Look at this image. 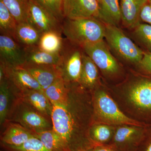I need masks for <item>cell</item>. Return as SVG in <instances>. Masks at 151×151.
Here are the masks:
<instances>
[{"label": "cell", "instance_id": "cell-1", "mask_svg": "<svg viewBox=\"0 0 151 151\" xmlns=\"http://www.w3.org/2000/svg\"><path fill=\"white\" fill-rule=\"evenodd\" d=\"M67 83L65 101L52 103V129L59 135L68 151H89L95 147L92 146V142L84 137L80 131V108L76 82Z\"/></svg>", "mask_w": 151, "mask_h": 151}, {"label": "cell", "instance_id": "cell-2", "mask_svg": "<svg viewBox=\"0 0 151 151\" xmlns=\"http://www.w3.org/2000/svg\"><path fill=\"white\" fill-rule=\"evenodd\" d=\"M62 30L68 41L81 47L104 40L105 24L94 18H65L62 22Z\"/></svg>", "mask_w": 151, "mask_h": 151}, {"label": "cell", "instance_id": "cell-3", "mask_svg": "<svg viewBox=\"0 0 151 151\" xmlns=\"http://www.w3.org/2000/svg\"><path fill=\"white\" fill-rule=\"evenodd\" d=\"M10 109L7 121L20 124L33 134L52 129V124L49 119L16 95Z\"/></svg>", "mask_w": 151, "mask_h": 151}, {"label": "cell", "instance_id": "cell-4", "mask_svg": "<svg viewBox=\"0 0 151 151\" xmlns=\"http://www.w3.org/2000/svg\"><path fill=\"white\" fill-rule=\"evenodd\" d=\"M105 38L111 51L117 57L138 64L142 59L145 51L118 26L105 24Z\"/></svg>", "mask_w": 151, "mask_h": 151}, {"label": "cell", "instance_id": "cell-5", "mask_svg": "<svg viewBox=\"0 0 151 151\" xmlns=\"http://www.w3.org/2000/svg\"><path fill=\"white\" fill-rule=\"evenodd\" d=\"M83 50L78 45L65 39V44L60 52L58 67L61 77L66 82L78 83L81 76Z\"/></svg>", "mask_w": 151, "mask_h": 151}, {"label": "cell", "instance_id": "cell-6", "mask_svg": "<svg viewBox=\"0 0 151 151\" xmlns=\"http://www.w3.org/2000/svg\"><path fill=\"white\" fill-rule=\"evenodd\" d=\"M94 109L96 115L107 123L113 124H127L143 127L141 123L130 119L122 113L111 97L103 91L96 93L94 100Z\"/></svg>", "mask_w": 151, "mask_h": 151}, {"label": "cell", "instance_id": "cell-7", "mask_svg": "<svg viewBox=\"0 0 151 151\" xmlns=\"http://www.w3.org/2000/svg\"><path fill=\"white\" fill-rule=\"evenodd\" d=\"M81 47L103 73L108 75H114L119 72L120 65L104 40L87 44Z\"/></svg>", "mask_w": 151, "mask_h": 151}, {"label": "cell", "instance_id": "cell-8", "mask_svg": "<svg viewBox=\"0 0 151 151\" xmlns=\"http://www.w3.org/2000/svg\"><path fill=\"white\" fill-rule=\"evenodd\" d=\"M27 21L42 33L46 32L62 33V22L34 0H27Z\"/></svg>", "mask_w": 151, "mask_h": 151}, {"label": "cell", "instance_id": "cell-9", "mask_svg": "<svg viewBox=\"0 0 151 151\" xmlns=\"http://www.w3.org/2000/svg\"><path fill=\"white\" fill-rule=\"evenodd\" d=\"M147 74L130 86L129 98L134 105L147 114L151 119V74Z\"/></svg>", "mask_w": 151, "mask_h": 151}, {"label": "cell", "instance_id": "cell-10", "mask_svg": "<svg viewBox=\"0 0 151 151\" xmlns=\"http://www.w3.org/2000/svg\"><path fill=\"white\" fill-rule=\"evenodd\" d=\"M0 60L7 67H22L25 63L24 48L13 38L1 35Z\"/></svg>", "mask_w": 151, "mask_h": 151}, {"label": "cell", "instance_id": "cell-11", "mask_svg": "<svg viewBox=\"0 0 151 151\" xmlns=\"http://www.w3.org/2000/svg\"><path fill=\"white\" fill-rule=\"evenodd\" d=\"M100 6L97 0H63L64 19H98Z\"/></svg>", "mask_w": 151, "mask_h": 151}, {"label": "cell", "instance_id": "cell-12", "mask_svg": "<svg viewBox=\"0 0 151 151\" xmlns=\"http://www.w3.org/2000/svg\"><path fill=\"white\" fill-rule=\"evenodd\" d=\"M2 64L4 68L6 77L16 92L28 90H44L32 76L23 68L9 67Z\"/></svg>", "mask_w": 151, "mask_h": 151}, {"label": "cell", "instance_id": "cell-13", "mask_svg": "<svg viewBox=\"0 0 151 151\" xmlns=\"http://www.w3.org/2000/svg\"><path fill=\"white\" fill-rule=\"evenodd\" d=\"M22 67L29 72L44 90L61 77L60 70L56 65L25 64Z\"/></svg>", "mask_w": 151, "mask_h": 151}, {"label": "cell", "instance_id": "cell-14", "mask_svg": "<svg viewBox=\"0 0 151 151\" xmlns=\"http://www.w3.org/2000/svg\"><path fill=\"white\" fill-rule=\"evenodd\" d=\"M16 95L20 97L44 116L51 120L52 104L44 90H26L17 92Z\"/></svg>", "mask_w": 151, "mask_h": 151}, {"label": "cell", "instance_id": "cell-15", "mask_svg": "<svg viewBox=\"0 0 151 151\" xmlns=\"http://www.w3.org/2000/svg\"><path fill=\"white\" fill-rule=\"evenodd\" d=\"M147 0H121V14L123 25L129 29H134L140 23V14Z\"/></svg>", "mask_w": 151, "mask_h": 151}, {"label": "cell", "instance_id": "cell-16", "mask_svg": "<svg viewBox=\"0 0 151 151\" xmlns=\"http://www.w3.org/2000/svg\"><path fill=\"white\" fill-rule=\"evenodd\" d=\"M41 32L28 21L18 23L14 38L24 48L37 46Z\"/></svg>", "mask_w": 151, "mask_h": 151}, {"label": "cell", "instance_id": "cell-17", "mask_svg": "<svg viewBox=\"0 0 151 151\" xmlns=\"http://www.w3.org/2000/svg\"><path fill=\"white\" fill-rule=\"evenodd\" d=\"M25 64L52 65L58 66L60 62V55L49 53L40 49L38 46L24 48Z\"/></svg>", "mask_w": 151, "mask_h": 151}, {"label": "cell", "instance_id": "cell-18", "mask_svg": "<svg viewBox=\"0 0 151 151\" xmlns=\"http://www.w3.org/2000/svg\"><path fill=\"white\" fill-rule=\"evenodd\" d=\"M8 124L1 137L4 145H21L34 136L31 132L20 124L11 122Z\"/></svg>", "mask_w": 151, "mask_h": 151}, {"label": "cell", "instance_id": "cell-19", "mask_svg": "<svg viewBox=\"0 0 151 151\" xmlns=\"http://www.w3.org/2000/svg\"><path fill=\"white\" fill-rule=\"evenodd\" d=\"M98 19L105 24L118 26L122 21L119 0H102Z\"/></svg>", "mask_w": 151, "mask_h": 151}, {"label": "cell", "instance_id": "cell-20", "mask_svg": "<svg viewBox=\"0 0 151 151\" xmlns=\"http://www.w3.org/2000/svg\"><path fill=\"white\" fill-rule=\"evenodd\" d=\"M62 34L53 31L42 33L37 46L49 53L60 54L65 44V39L62 37Z\"/></svg>", "mask_w": 151, "mask_h": 151}, {"label": "cell", "instance_id": "cell-21", "mask_svg": "<svg viewBox=\"0 0 151 151\" xmlns=\"http://www.w3.org/2000/svg\"><path fill=\"white\" fill-rule=\"evenodd\" d=\"M98 78V67L83 51L81 76L78 83L85 88H92L97 84Z\"/></svg>", "mask_w": 151, "mask_h": 151}, {"label": "cell", "instance_id": "cell-22", "mask_svg": "<svg viewBox=\"0 0 151 151\" xmlns=\"http://www.w3.org/2000/svg\"><path fill=\"white\" fill-rule=\"evenodd\" d=\"M34 135L40 140L49 150L68 151L59 135L52 129L35 133Z\"/></svg>", "mask_w": 151, "mask_h": 151}, {"label": "cell", "instance_id": "cell-23", "mask_svg": "<svg viewBox=\"0 0 151 151\" xmlns=\"http://www.w3.org/2000/svg\"><path fill=\"white\" fill-rule=\"evenodd\" d=\"M18 23L2 0H0V33L1 35L14 38Z\"/></svg>", "mask_w": 151, "mask_h": 151}, {"label": "cell", "instance_id": "cell-24", "mask_svg": "<svg viewBox=\"0 0 151 151\" xmlns=\"http://www.w3.org/2000/svg\"><path fill=\"white\" fill-rule=\"evenodd\" d=\"M12 87L5 77L0 81V124L3 125L6 121L9 112L11 92Z\"/></svg>", "mask_w": 151, "mask_h": 151}, {"label": "cell", "instance_id": "cell-25", "mask_svg": "<svg viewBox=\"0 0 151 151\" xmlns=\"http://www.w3.org/2000/svg\"><path fill=\"white\" fill-rule=\"evenodd\" d=\"M67 83L60 77L44 90L47 97L51 103H62L67 96Z\"/></svg>", "mask_w": 151, "mask_h": 151}, {"label": "cell", "instance_id": "cell-26", "mask_svg": "<svg viewBox=\"0 0 151 151\" xmlns=\"http://www.w3.org/2000/svg\"><path fill=\"white\" fill-rule=\"evenodd\" d=\"M18 23L27 21V0H2Z\"/></svg>", "mask_w": 151, "mask_h": 151}, {"label": "cell", "instance_id": "cell-27", "mask_svg": "<svg viewBox=\"0 0 151 151\" xmlns=\"http://www.w3.org/2000/svg\"><path fill=\"white\" fill-rule=\"evenodd\" d=\"M134 35L147 52H151V25L140 23L134 29Z\"/></svg>", "mask_w": 151, "mask_h": 151}, {"label": "cell", "instance_id": "cell-28", "mask_svg": "<svg viewBox=\"0 0 151 151\" xmlns=\"http://www.w3.org/2000/svg\"><path fill=\"white\" fill-rule=\"evenodd\" d=\"M4 145L9 151H50L47 150L40 140L34 135L21 145Z\"/></svg>", "mask_w": 151, "mask_h": 151}, {"label": "cell", "instance_id": "cell-29", "mask_svg": "<svg viewBox=\"0 0 151 151\" xmlns=\"http://www.w3.org/2000/svg\"><path fill=\"white\" fill-rule=\"evenodd\" d=\"M62 22L64 20L63 0H34Z\"/></svg>", "mask_w": 151, "mask_h": 151}, {"label": "cell", "instance_id": "cell-30", "mask_svg": "<svg viewBox=\"0 0 151 151\" xmlns=\"http://www.w3.org/2000/svg\"><path fill=\"white\" fill-rule=\"evenodd\" d=\"M111 131L109 127L104 125H96L91 130L92 139L99 143L108 142L111 139Z\"/></svg>", "mask_w": 151, "mask_h": 151}, {"label": "cell", "instance_id": "cell-31", "mask_svg": "<svg viewBox=\"0 0 151 151\" xmlns=\"http://www.w3.org/2000/svg\"><path fill=\"white\" fill-rule=\"evenodd\" d=\"M137 134V130L129 127L119 128L114 136V141L117 144H124L129 142Z\"/></svg>", "mask_w": 151, "mask_h": 151}, {"label": "cell", "instance_id": "cell-32", "mask_svg": "<svg viewBox=\"0 0 151 151\" xmlns=\"http://www.w3.org/2000/svg\"><path fill=\"white\" fill-rule=\"evenodd\" d=\"M140 20L151 25V0H147L140 14Z\"/></svg>", "mask_w": 151, "mask_h": 151}, {"label": "cell", "instance_id": "cell-33", "mask_svg": "<svg viewBox=\"0 0 151 151\" xmlns=\"http://www.w3.org/2000/svg\"><path fill=\"white\" fill-rule=\"evenodd\" d=\"M138 65L146 73L151 74V52L145 51L142 59Z\"/></svg>", "mask_w": 151, "mask_h": 151}, {"label": "cell", "instance_id": "cell-34", "mask_svg": "<svg viewBox=\"0 0 151 151\" xmlns=\"http://www.w3.org/2000/svg\"><path fill=\"white\" fill-rule=\"evenodd\" d=\"M89 151H118L113 146L96 147Z\"/></svg>", "mask_w": 151, "mask_h": 151}, {"label": "cell", "instance_id": "cell-35", "mask_svg": "<svg viewBox=\"0 0 151 151\" xmlns=\"http://www.w3.org/2000/svg\"><path fill=\"white\" fill-rule=\"evenodd\" d=\"M145 151H151V142L149 143L148 145L146 148Z\"/></svg>", "mask_w": 151, "mask_h": 151}, {"label": "cell", "instance_id": "cell-36", "mask_svg": "<svg viewBox=\"0 0 151 151\" xmlns=\"http://www.w3.org/2000/svg\"><path fill=\"white\" fill-rule=\"evenodd\" d=\"M97 1H98V3H99V4H100L102 2V0H97Z\"/></svg>", "mask_w": 151, "mask_h": 151}]
</instances>
